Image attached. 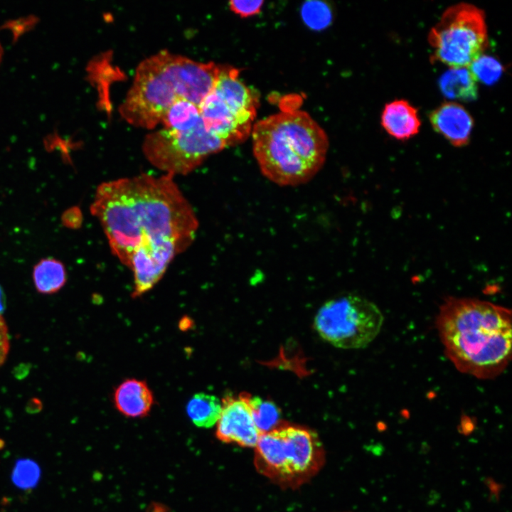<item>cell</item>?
Segmentation results:
<instances>
[{
  "mask_svg": "<svg viewBox=\"0 0 512 512\" xmlns=\"http://www.w3.org/2000/svg\"><path fill=\"white\" fill-rule=\"evenodd\" d=\"M436 326L456 368L479 379L501 375L511 358V311L474 298L448 297Z\"/></svg>",
  "mask_w": 512,
  "mask_h": 512,
  "instance_id": "obj_2",
  "label": "cell"
},
{
  "mask_svg": "<svg viewBox=\"0 0 512 512\" xmlns=\"http://www.w3.org/2000/svg\"><path fill=\"white\" fill-rule=\"evenodd\" d=\"M420 124L417 109L405 100L386 104L382 112V127L398 140H406L417 134Z\"/></svg>",
  "mask_w": 512,
  "mask_h": 512,
  "instance_id": "obj_13",
  "label": "cell"
},
{
  "mask_svg": "<svg viewBox=\"0 0 512 512\" xmlns=\"http://www.w3.org/2000/svg\"><path fill=\"white\" fill-rule=\"evenodd\" d=\"M263 4V1L233 0L229 1V7L237 15L245 18L258 14Z\"/></svg>",
  "mask_w": 512,
  "mask_h": 512,
  "instance_id": "obj_21",
  "label": "cell"
},
{
  "mask_svg": "<svg viewBox=\"0 0 512 512\" xmlns=\"http://www.w3.org/2000/svg\"><path fill=\"white\" fill-rule=\"evenodd\" d=\"M432 59L450 68H466L488 46L484 13L467 3L449 7L428 34Z\"/></svg>",
  "mask_w": 512,
  "mask_h": 512,
  "instance_id": "obj_7",
  "label": "cell"
},
{
  "mask_svg": "<svg viewBox=\"0 0 512 512\" xmlns=\"http://www.w3.org/2000/svg\"><path fill=\"white\" fill-rule=\"evenodd\" d=\"M476 82L468 67L450 68L439 78V87L448 99L470 102L478 97Z\"/></svg>",
  "mask_w": 512,
  "mask_h": 512,
  "instance_id": "obj_14",
  "label": "cell"
},
{
  "mask_svg": "<svg viewBox=\"0 0 512 512\" xmlns=\"http://www.w3.org/2000/svg\"><path fill=\"white\" fill-rule=\"evenodd\" d=\"M255 448L257 470L284 486L303 483L324 462V450L317 434L302 427L280 425L261 434Z\"/></svg>",
  "mask_w": 512,
  "mask_h": 512,
  "instance_id": "obj_5",
  "label": "cell"
},
{
  "mask_svg": "<svg viewBox=\"0 0 512 512\" xmlns=\"http://www.w3.org/2000/svg\"><path fill=\"white\" fill-rule=\"evenodd\" d=\"M201 121L199 106L187 100L178 99L166 111L161 123L165 129L186 131L194 128Z\"/></svg>",
  "mask_w": 512,
  "mask_h": 512,
  "instance_id": "obj_17",
  "label": "cell"
},
{
  "mask_svg": "<svg viewBox=\"0 0 512 512\" xmlns=\"http://www.w3.org/2000/svg\"><path fill=\"white\" fill-rule=\"evenodd\" d=\"M238 68L220 65L215 83L199 105L203 124L227 146L243 142L251 134L259 104L239 78Z\"/></svg>",
  "mask_w": 512,
  "mask_h": 512,
  "instance_id": "obj_6",
  "label": "cell"
},
{
  "mask_svg": "<svg viewBox=\"0 0 512 512\" xmlns=\"http://www.w3.org/2000/svg\"><path fill=\"white\" fill-rule=\"evenodd\" d=\"M10 341L7 325L0 314V368L5 363L9 352Z\"/></svg>",
  "mask_w": 512,
  "mask_h": 512,
  "instance_id": "obj_22",
  "label": "cell"
},
{
  "mask_svg": "<svg viewBox=\"0 0 512 512\" xmlns=\"http://www.w3.org/2000/svg\"><path fill=\"white\" fill-rule=\"evenodd\" d=\"M219 69L220 65L213 62L161 50L137 66L119 114L132 125L154 129L178 99L199 106L213 89Z\"/></svg>",
  "mask_w": 512,
  "mask_h": 512,
  "instance_id": "obj_3",
  "label": "cell"
},
{
  "mask_svg": "<svg viewBox=\"0 0 512 512\" xmlns=\"http://www.w3.org/2000/svg\"><path fill=\"white\" fill-rule=\"evenodd\" d=\"M476 81L486 85L495 83L501 76L503 67L495 58L481 55L468 67Z\"/></svg>",
  "mask_w": 512,
  "mask_h": 512,
  "instance_id": "obj_20",
  "label": "cell"
},
{
  "mask_svg": "<svg viewBox=\"0 0 512 512\" xmlns=\"http://www.w3.org/2000/svg\"><path fill=\"white\" fill-rule=\"evenodd\" d=\"M221 403L222 410L217 422V438L225 443L255 447L261 434L252 419L248 394L226 395Z\"/></svg>",
  "mask_w": 512,
  "mask_h": 512,
  "instance_id": "obj_10",
  "label": "cell"
},
{
  "mask_svg": "<svg viewBox=\"0 0 512 512\" xmlns=\"http://www.w3.org/2000/svg\"><path fill=\"white\" fill-rule=\"evenodd\" d=\"M61 221L63 225L67 228H78L82 221L80 209L77 207H72L66 210L61 216Z\"/></svg>",
  "mask_w": 512,
  "mask_h": 512,
  "instance_id": "obj_23",
  "label": "cell"
},
{
  "mask_svg": "<svg viewBox=\"0 0 512 512\" xmlns=\"http://www.w3.org/2000/svg\"><path fill=\"white\" fill-rule=\"evenodd\" d=\"M434 130L453 146H466L470 139L474 119L462 105L454 102L441 104L430 114Z\"/></svg>",
  "mask_w": 512,
  "mask_h": 512,
  "instance_id": "obj_11",
  "label": "cell"
},
{
  "mask_svg": "<svg viewBox=\"0 0 512 512\" xmlns=\"http://www.w3.org/2000/svg\"><path fill=\"white\" fill-rule=\"evenodd\" d=\"M222 403L215 395L199 393L188 402L186 412L197 427L208 428L215 425L220 417Z\"/></svg>",
  "mask_w": 512,
  "mask_h": 512,
  "instance_id": "obj_16",
  "label": "cell"
},
{
  "mask_svg": "<svg viewBox=\"0 0 512 512\" xmlns=\"http://www.w3.org/2000/svg\"><path fill=\"white\" fill-rule=\"evenodd\" d=\"M2 54H3V50H2L1 45L0 43V63H1V58H2Z\"/></svg>",
  "mask_w": 512,
  "mask_h": 512,
  "instance_id": "obj_25",
  "label": "cell"
},
{
  "mask_svg": "<svg viewBox=\"0 0 512 512\" xmlns=\"http://www.w3.org/2000/svg\"><path fill=\"white\" fill-rule=\"evenodd\" d=\"M250 135L262 173L281 186L308 181L326 160L328 137L304 110H284L270 115L254 124Z\"/></svg>",
  "mask_w": 512,
  "mask_h": 512,
  "instance_id": "obj_4",
  "label": "cell"
},
{
  "mask_svg": "<svg viewBox=\"0 0 512 512\" xmlns=\"http://www.w3.org/2000/svg\"><path fill=\"white\" fill-rule=\"evenodd\" d=\"M33 279L38 292L44 294L56 293L66 283L65 267L62 262L53 257L41 259L33 267Z\"/></svg>",
  "mask_w": 512,
  "mask_h": 512,
  "instance_id": "obj_15",
  "label": "cell"
},
{
  "mask_svg": "<svg viewBox=\"0 0 512 512\" xmlns=\"http://www.w3.org/2000/svg\"><path fill=\"white\" fill-rule=\"evenodd\" d=\"M114 402L122 415L129 417H142L150 412L154 404V396L145 381L130 378L116 388Z\"/></svg>",
  "mask_w": 512,
  "mask_h": 512,
  "instance_id": "obj_12",
  "label": "cell"
},
{
  "mask_svg": "<svg viewBox=\"0 0 512 512\" xmlns=\"http://www.w3.org/2000/svg\"><path fill=\"white\" fill-rule=\"evenodd\" d=\"M6 299L3 289L0 285V314H1L5 309Z\"/></svg>",
  "mask_w": 512,
  "mask_h": 512,
  "instance_id": "obj_24",
  "label": "cell"
},
{
  "mask_svg": "<svg viewBox=\"0 0 512 512\" xmlns=\"http://www.w3.org/2000/svg\"><path fill=\"white\" fill-rule=\"evenodd\" d=\"M248 401L253 421L261 434L280 426V410L274 403L250 394Z\"/></svg>",
  "mask_w": 512,
  "mask_h": 512,
  "instance_id": "obj_18",
  "label": "cell"
},
{
  "mask_svg": "<svg viewBox=\"0 0 512 512\" xmlns=\"http://www.w3.org/2000/svg\"><path fill=\"white\" fill-rule=\"evenodd\" d=\"M227 144L206 129L203 120L194 128L176 131L163 128L149 133L142 144L146 159L164 174L186 175Z\"/></svg>",
  "mask_w": 512,
  "mask_h": 512,
  "instance_id": "obj_9",
  "label": "cell"
},
{
  "mask_svg": "<svg viewBox=\"0 0 512 512\" xmlns=\"http://www.w3.org/2000/svg\"><path fill=\"white\" fill-rule=\"evenodd\" d=\"M383 319L373 302L346 294L321 306L314 316V328L321 338L336 348L358 349L376 338Z\"/></svg>",
  "mask_w": 512,
  "mask_h": 512,
  "instance_id": "obj_8",
  "label": "cell"
},
{
  "mask_svg": "<svg viewBox=\"0 0 512 512\" xmlns=\"http://www.w3.org/2000/svg\"><path fill=\"white\" fill-rule=\"evenodd\" d=\"M301 15L311 29L320 31L327 28L332 21L330 6L321 1H307L302 6Z\"/></svg>",
  "mask_w": 512,
  "mask_h": 512,
  "instance_id": "obj_19",
  "label": "cell"
},
{
  "mask_svg": "<svg viewBox=\"0 0 512 512\" xmlns=\"http://www.w3.org/2000/svg\"><path fill=\"white\" fill-rule=\"evenodd\" d=\"M174 178L142 174L97 188L90 212L124 265L139 249L174 244L183 252L192 244L198 220Z\"/></svg>",
  "mask_w": 512,
  "mask_h": 512,
  "instance_id": "obj_1",
  "label": "cell"
}]
</instances>
